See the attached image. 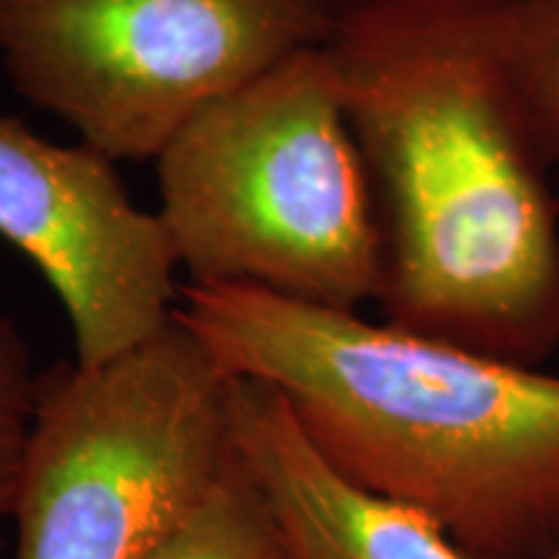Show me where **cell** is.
Returning a JSON list of instances; mask_svg holds the SVG:
<instances>
[{
    "label": "cell",
    "instance_id": "1",
    "mask_svg": "<svg viewBox=\"0 0 559 559\" xmlns=\"http://www.w3.org/2000/svg\"><path fill=\"white\" fill-rule=\"evenodd\" d=\"M510 0H340L326 32L383 236V321L542 366L559 200L508 50Z\"/></svg>",
    "mask_w": 559,
    "mask_h": 559
},
{
    "label": "cell",
    "instance_id": "2",
    "mask_svg": "<svg viewBox=\"0 0 559 559\" xmlns=\"http://www.w3.org/2000/svg\"><path fill=\"white\" fill-rule=\"evenodd\" d=\"M177 319L275 389L334 469L469 555L559 549V373L241 285L181 283Z\"/></svg>",
    "mask_w": 559,
    "mask_h": 559
},
{
    "label": "cell",
    "instance_id": "3",
    "mask_svg": "<svg viewBox=\"0 0 559 559\" xmlns=\"http://www.w3.org/2000/svg\"><path fill=\"white\" fill-rule=\"evenodd\" d=\"M153 166L185 283L332 311L379 304V210L321 45L200 111Z\"/></svg>",
    "mask_w": 559,
    "mask_h": 559
},
{
    "label": "cell",
    "instance_id": "4",
    "mask_svg": "<svg viewBox=\"0 0 559 559\" xmlns=\"http://www.w3.org/2000/svg\"><path fill=\"white\" fill-rule=\"evenodd\" d=\"M234 389L179 319L102 366L39 370L11 559H148L234 464Z\"/></svg>",
    "mask_w": 559,
    "mask_h": 559
},
{
    "label": "cell",
    "instance_id": "5",
    "mask_svg": "<svg viewBox=\"0 0 559 559\" xmlns=\"http://www.w3.org/2000/svg\"><path fill=\"white\" fill-rule=\"evenodd\" d=\"M340 0H0L11 86L111 164H153L200 111L324 45Z\"/></svg>",
    "mask_w": 559,
    "mask_h": 559
},
{
    "label": "cell",
    "instance_id": "6",
    "mask_svg": "<svg viewBox=\"0 0 559 559\" xmlns=\"http://www.w3.org/2000/svg\"><path fill=\"white\" fill-rule=\"evenodd\" d=\"M0 239L60 300L79 366L120 358L177 319L179 264L158 213L130 198L102 153L11 115H0Z\"/></svg>",
    "mask_w": 559,
    "mask_h": 559
},
{
    "label": "cell",
    "instance_id": "7",
    "mask_svg": "<svg viewBox=\"0 0 559 559\" xmlns=\"http://www.w3.org/2000/svg\"><path fill=\"white\" fill-rule=\"evenodd\" d=\"M234 438L293 559H479L425 513L334 469L288 402L260 381L236 376Z\"/></svg>",
    "mask_w": 559,
    "mask_h": 559
},
{
    "label": "cell",
    "instance_id": "8",
    "mask_svg": "<svg viewBox=\"0 0 559 559\" xmlns=\"http://www.w3.org/2000/svg\"><path fill=\"white\" fill-rule=\"evenodd\" d=\"M148 559H293V555L236 451L226 474Z\"/></svg>",
    "mask_w": 559,
    "mask_h": 559
},
{
    "label": "cell",
    "instance_id": "9",
    "mask_svg": "<svg viewBox=\"0 0 559 559\" xmlns=\"http://www.w3.org/2000/svg\"><path fill=\"white\" fill-rule=\"evenodd\" d=\"M508 50L559 174V0H510Z\"/></svg>",
    "mask_w": 559,
    "mask_h": 559
},
{
    "label": "cell",
    "instance_id": "10",
    "mask_svg": "<svg viewBox=\"0 0 559 559\" xmlns=\"http://www.w3.org/2000/svg\"><path fill=\"white\" fill-rule=\"evenodd\" d=\"M39 370L19 326L0 313V521L16 502L26 440H29Z\"/></svg>",
    "mask_w": 559,
    "mask_h": 559
},
{
    "label": "cell",
    "instance_id": "11",
    "mask_svg": "<svg viewBox=\"0 0 559 559\" xmlns=\"http://www.w3.org/2000/svg\"><path fill=\"white\" fill-rule=\"evenodd\" d=\"M0 559H3V557H0Z\"/></svg>",
    "mask_w": 559,
    "mask_h": 559
}]
</instances>
